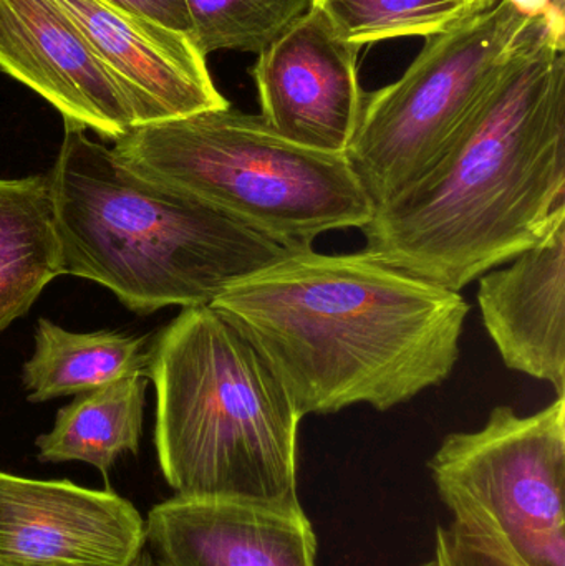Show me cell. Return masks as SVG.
I'll use <instances>...</instances> for the list:
<instances>
[{"label":"cell","instance_id":"obj_1","mask_svg":"<svg viewBox=\"0 0 565 566\" xmlns=\"http://www.w3.org/2000/svg\"><path fill=\"white\" fill-rule=\"evenodd\" d=\"M274 369L299 415L388 411L450 378L470 305L368 252H285L215 302Z\"/></svg>","mask_w":565,"mask_h":566},{"label":"cell","instance_id":"obj_2","mask_svg":"<svg viewBox=\"0 0 565 566\" xmlns=\"http://www.w3.org/2000/svg\"><path fill=\"white\" fill-rule=\"evenodd\" d=\"M565 212V30L508 63L443 156L375 208L365 252L461 292L543 241Z\"/></svg>","mask_w":565,"mask_h":566},{"label":"cell","instance_id":"obj_3","mask_svg":"<svg viewBox=\"0 0 565 566\" xmlns=\"http://www.w3.org/2000/svg\"><path fill=\"white\" fill-rule=\"evenodd\" d=\"M60 275L112 290L136 313L211 305L289 249L226 212L126 168L65 126L50 172Z\"/></svg>","mask_w":565,"mask_h":566},{"label":"cell","instance_id":"obj_4","mask_svg":"<svg viewBox=\"0 0 565 566\" xmlns=\"http://www.w3.org/2000/svg\"><path fill=\"white\" fill-rule=\"evenodd\" d=\"M155 448L181 497L302 507V416L259 349L211 305L188 306L151 342Z\"/></svg>","mask_w":565,"mask_h":566},{"label":"cell","instance_id":"obj_5","mask_svg":"<svg viewBox=\"0 0 565 566\" xmlns=\"http://www.w3.org/2000/svg\"><path fill=\"white\" fill-rule=\"evenodd\" d=\"M112 149L136 175L201 199L289 251L374 218L345 155L295 145L231 106L135 126Z\"/></svg>","mask_w":565,"mask_h":566},{"label":"cell","instance_id":"obj_6","mask_svg":"<svg viewBox=\"0 0 565 566\" xmlns=\"http://www.w3.org/2000/svg\"><path fill=\"white\" fill-rule=\"evenodd\" d=\"M565 23L516 0H498L427 36L407 72L364 93L345 158L375 208L400 195L453 145L514 55L546 27Z\"/></svg>","mask_w":565,"mask_h":566},{"label":"cell","instance_id":"obj_7","mask_svg":"<svg viewBox=\"0 0 565 566\" xmlns=\"http://www.w3.org/2000/svg\"><path fill=\"white\" fill-rule=\"evenodd\" d=\"M454 522L521 566H565V396L521 416L498 406L478 431L453 432L428 462Z\"/></svg>","mask_w":565,"mask_h":566},{"label":"cell","instance_id":"obj_8","mask_svg":"<svg viewBox=\"0 0 565 566\" xmlns=\"http://www.w3.org/2000/svg\"><path fill=\"white\" fill-rule=\"evenodd\" d=\"M360 46L338 39L325 13L312 6L279 36L251 70L261 118L287 142L345 155L364 92Z\"/></svg>","mask_w":565,"mask_h":566},{"label":"cell","instance_id":"obj_9","mask_svg":"<svg viewBox=\"0 0 565 566\" xmlns=\"http://www.w3.org/2000/svg\"><path fill=\"white\" fill-rule=\"evenodd\" d=\"M146 522L112 491L0 472V558L30 566H132Z\"/></svg>","mask_w":565,"mask_h":566},{"label":"cell","instance_id":"obj_10","mask_svg":"<svg viewBox=\"0 0 565 566\" xmlns=\"http://www.w3.org/2000/svg\"><path fill=\"white\" fill-rule=\"evenodd\" d=\"M59 2L122 93L135 126L231 106L189 33L108 0Z\"/></svg>","mask_w":565,"mask_h":566},{"label":"cell","instance_id":"obj_11","mask_svg":"<svg viewBox=\"0 0 565 566\" xmlns=\"http://www.w3.org/2000/svg\"><path fill=\"white\" fill-rule=\"evenodd\" d=\"M0 70L59 109L65 126L112 142L135 126L122 93L59 0H0Z\"/></svg>","mask_w":565,"mask_h":566},{"label":"cell","instance_id":"obj_12","mask_svg":"<svg viewBox=\"0 0 565 566\" xmlns=\"http://www.w3.org/2000/svg\"><path fill=\"white\" fill-rule=\"evenodd\" d=\"M145 522L159 566H315L317 537L302 507L176 495Z\"/></svg>","mask_w":565,"mask_h":566},{"label":"cell","instance_id":"obj_13","mask_svg":"<svg viewBox=\"0 0 565 566\" xmlns=\"http://www.w3.org/2000/svg\"><path fill=\"white\" fill-rule=\"evenodd\" d=\"M478 305L504 365L565 396V212L510 268L481 275Z\"/></svg>","mask_w":565,"mask_h":566},{"label":"cell","instance_id":"obj_14","mask_svg":"<svg viewBox=\"0 0 565 566\" xmlns=\"http://www.w3.org/2000/svg\"><path fill=\"white\" fill-rule=\"evenodd\" d=\"M59 275L50 175L0 178V333Z\"/></svg>","mask_w":565,"mask_h":566},{"label":"cell","instance_id":"obj_15","mask_svg":"<svg viewBox=\"0 0 565 566\" xmlns=\"http://www.w3.org/2000/svg\"><path fill=\"white\" fill-rule=\"evenodd\" d=\"M146 373L80 392L56 412L52 431L36 438L40 462H85L108 478L125 452L136 454L143 431Z\"/></svg>","mask_w":565,"mask_h":566},{"label":"cell","instance_id":"obj_16","mask_svg":"<svg viewBox=\"0 0 565 566\" xmlns=\"http://www.w3.org/2000/svg\"><path fill=\"white\" fill-rule=\"evenodd\" d=\"M148 336L119 332L73 333L40 318L35 352L23 365L30 402L80 395L135 373H146Z\"/></svg>","mask_w":565,"mask_h":566},{"label":"cell","instance_id":"obj_17","mask_svg":"<svg viewBox=\"0 0 565 566\" xmlns=\"http://www.w3.org/2000/svg\"><path fill=\"white\" fill-rule=\"evenodd\" d=\"M498 0H312L338 39L357 46L407 36L438 35Z\"/></svg>","mask_w":565,"mask_h":566},{"label":"cell","instance_id":"obj_18","mask_svg":"<svg viewBox=\"0 0 565 566\" xmlns=\"http://www.w3.org/2000/svg\"><path fill=\"white\" fill-rule=\"evenodd\" d=\"M189 35L202 55L261 53L311 10L312 0H182Z\"/></svg>","mask_w":565,"mask_h":566},{"label":"cell","instance_id":"obj_19","mask_svg":"<svg viewBox=\"0 0 565 566\" xmlns=\"http://www.w3.org/2000/svg\"><path fill=\"white\" fill-rule=\"evenodd\" d=\"M435 557L440 566H521L490 538L468 531L457 522L450 527L438 528Z\"/></svg>","mask_w":565,"mask_h":566},{"label":"cell","instance_id":"obj_20","mask_svg":"<svg viewBox=\"0 0 565 566\" xmlns=\"http://www.w3.org/2000/svg\"><path fill=\"white\" fill-rule=\"evenodd\" d=\"M113 6L139 13L169 29L189 33L188 13L182 0H108Z\"/></svg>","mask_w":565,"mask_h":566},{"label":"cell","instance_id":"obj_21","mask_svg":"<svg viewBox=\"0 0 565 566\" xmlns=\"http://www.w3.org/2000/svg\"><path fill=\"white\" fill-rule=\"evenodd\" d=\"M132 566H156V564L155 560H153L151 554L143 551L142 554L136 557V560L133 562Z\"/></svg>","mask_w":565,"mask_h":566},{"label":"cell","instance_id":"obj_22","mask_svg":"<svg viewBox=\"0 0 565 566\" xmlns=\"http://www.w3.org/2000/svg\"><path fill=\"white\" fill-rule=\"evenodd\" d=\"M547 2H550L551 9L554 12L565 15V0H547Z\"/></svg>","mask_w":565,"mask_h":566},{"label":"cell","instance_id":"obj_23","mask_svg":"<svg viewBox=\"0 0 565 566\" xmlns=\"http://www.w3.org/2000/svg\"><path fill=\"white\" fill-rule=\"evenodd\" d=\"M0 566H30V565L17 564V562H9V560H3V558H0Z\"/></svg>","mask_w":565,"mask_h":566},{"label":"cell","instance_id":"obj_24","mask_svg":"<svg viewBox=\"0 0 565 566\" xmlns=\"http://www.w3.org/2000/svg\"><path fill=\"white\" fill-rule=\"evenodd\" d=\"M421 566H440V562H438L437 557H435L433 560L427 562V564Z\"/></svg>","mask_w":565,"mask_h":566}]
</instances>
